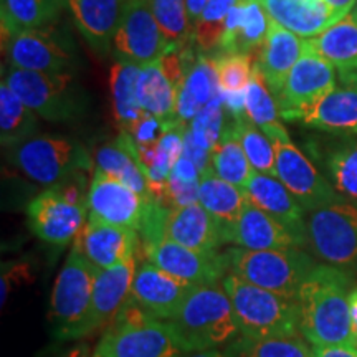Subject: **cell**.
I'll return each mask as SVG.
<instances>
[{
	"label": "cell",
	"mask_w": 357,
	"mask_h": 357,
	"mask_svg": "<svg viewBox=\"0 0 357 357\" xmlns=\"http://www.w3.org/2000/svg\"><path fill=\"white\" fill-rule=\"evenodd\" d=\"M357 287L351 271L318 265L298 293L300 329L312 346L357 347L352 333L349 294Z\"/></svg>",
	"instance_id": "obj_1"
},
{
	"label": "cell",
	"mask_w": 357,
	"mask_h": 357,
	"mask_svg": "<svg viewBox=\"0 0 357 357\" xmlns=\"http://www.w3.org/2000/svg\"><path fill=\"white\" fill-rule=\"evenodd\" d=\"M169 324L184 352L215 349L240 334L229 294L218 284L195 287Z\"/></svg>",
	"instance_id": "obj_2"
},
{
	"label": "cell",
	"mask_w": 357,
	"mask_h": 357,
	"mask_svg": "<svg viewBox=\"0 0 357 357\" xmlns=\"http://www.w3.org/2000/svg\"><path fill=\"white\" fill-rule=\"evenodd\" d=\"M229 294L240 334L252 339L294 337L300 329V306L293 298L257 287L238 275L222 280Z\"/></svg>",
	"instance_id": "obj_3"
},
{
	"label": "cell",
	"mask_w": 357,
	"mask_h": 357,
	"mask_svg": "<svg viewBox=\"0 0 357 357\" xmlns=\"http://www.w3.org/2000/svg\"><path fill=\"white\" fill-rule=\"evenodd\" d=\"M2 79L30 109L47 121L68 123L86 111V91L73 73H42L8 66Z\"/></svg>",
	"instance_id": "obj_4"
},
{
	"label": "cell",
	"mask_w": 357,
	"mask_h": 357,
	"mask_svg": "<svg viewBox=\"0 0 357 357\" xmlns=\"http://www.w3.org/2000/svg\"><path fill=\"white\" fill-rule=\"evenodd\" d=\"M231 273L240 278L296 300L307 276L314 270L316 261L301 248L247 250L235 247L227 250Z\"/></svg>",
	"instance_id": "obj_5"
},
{
	"label": "cell",
	"mask_w": 357,
	"mask_h": 357,
	"mask_svg": "<svg viewBox=\"0 0 357 357\" xmlns=\"http://www.w3.org/2000/svg\"><path fill=\"white\" fill-rule=\"evenodd\" d=\"M98 273L100 268L93 265L82 248L73 243V250L61 266L52 289L48 321L53 337L60 341L79 339Z\"/></svg>",
	"instance_id": "obj_6"
},
{
	"label": "cell",
	"mask_w": 357,
	"mask_h": 357,
	"mask_svg": "<svg viewBox=\"0 0 357 357\" xmlns=\"http://www.w3.org/2000/svg\"><path fill=\"white\" fill-rule=\"evenodd\" d=\"M139 234L142 242L167 238L200 252H217L223 243L220 227L200 202L174 208L151 202Z\"/></svg>",
	"instance_id": "obj_7"
},
{
	"label": "cell",
	"mask_w": 357,
	"mask_h": 357,
	"mask_svg": "<svg viewBox=\"0 0 357 357\" xmlns=\"http://www.w3.org/2000/svg\"><path fill=\"white\" fill-rule=\"evenodd\" d=\"M307 243L316 257L357 275V205L337 202L310 213Z\"/></svg>",
	"instance_id": "obj_8"
},
{
	"label": "cell",
	"mask_w": 357,
	"mask_h": 357,
	"mask_svg": "<svg viewBox=\"0 0 357 357\" xmlns=\"http://www.w3.org/2000/svg\"><path fill=\"white\" fill-rule=\"evenodd\" d=\"M12 160L26 177L43 185H55L71 174L91 169V158L79 142L56 136L25 141L15 147Z\"/></svg>",
	"instance_id": "obj_9"
},
{
	"label": "cell",
	"mask_w": 357,
	"mask_h": 357,
	"mask_svg": "<svg viewBox=\"0 0 357 357\" xmlns=\"http://www.w3.org/2000/svg\"><path fill=\"white\" fill-rule=\"evenodd\" d=\"M3 38V52L10 66L42 73H73L77 52L66 37L53 29L25 30Z\"/></svg>",
	"instance_id": "obj_10"
},
{
	"label": "cell",
	"mask_w": 357,
	"mask_h": 357,
	"mask_svg": "<svg viewBox=\"0 0 357 357\" xmlns=\"http://www.w3.org/2000/svg\"><path fill=\"white\" fill-rule=\"evenodd\" d=\"M271 142L275 146L276 155V177L288 187V190L305 207V211L314 212L342 202L339 192L293 144L288 132L275 137Z\"/></svg>",
	"instance_id": "obj_11"
},
{
	"label": "cell",
	"mask_w": 357,
	"mask_h": 357,
	"mask_svg": "<svg viewBox=\"0 0 357 357\" xmlns=\"http://www.w3.org/2000/svg\"><path fill=\"white\" fill-rule=\"evenodd\" d=\"M113 48L119 61L142 68L155 63L160 56L176 47L160 30L151 2L129 0L118 32L114 35Z\"/></svg>",
	"instance_id": "obj_12"
},
{
	"label": "cell",
	"mask_w": 357,
	"mask_h": 357,
	"mask_svg": "<svg viewBox=\"0 0 357 357\" xmlns=\"http://www.w3.org/2000/svg\"><path fill=\"white\" fill-rule=\"evenodd\" d=\"M142 243L147 261L195 287L218 284V281L229 275L230 258L227 252H200L167 238H154Z\"/></svg>",
	"instance_id": "obj_13"
},
{
	"label": "cell",
	"mask_w": 357,
	"mask_h": 357,
	"mask_svg": "<svg viewBox=\"0 0 357 357\" xmlns=\"http://www.w3.org/2000/svg\"><path fill=\"white\" fill-rule=\"evenodd\" d=\"M149 204L151 200L142 197L118 177L96 167L88 194L89 217L141 231Z\"/></svg>",
	"instance_id": "obj_14"
},
{
	"label": "cell",
	"mask_w": 357,
	"mask_h": 357,
	"mask_svg": "<svg viewBox=\"0 0 357 357\" xmlns=\"http://www.w3.org/2000/svg\"><path fill=\"white\" fill-rule=\"evenodd\" d=\"M336 68L326 58L311 50L306 38V52L296 61L283 86L275 95L280 114L310 108L336 89Z\"/></svg>",
	"instance_id": "obj_15"
},
{
	"label": "cell",
	"mask_w": 357,
	"mask_h": 357,
	"mask_svg": "<svg viewBox=\"0 0 357 357\" xmlns=\"http://www.w3.org/2000/svg\"><path fill=\"white\" fill-rule=\"evenodd\" d=\"M96 352L102 357H178L184 354L169 321L154 319L139 328L111 326Z\"/></svg>",
	"instance_id": "obj_16"
},
{
	"label": "cell",
	"mask_w": 357,
	"mask_h": 357,
	"mask_svg": "<svg viewBox=\"0 0 357 357\" xmlns=\"http://www.w3.org/2000/svg\"><path fill=\"white\" fill-rule=\"evenodd\" d=\"M86 211L88 207L71 204L52 185L29 204L26 215L30 229L40 240L61 247L82 231Z\"/></svg>",
	"instance_id": "obj_17"
},
{
	"label": "cell",
	"mask_w": 357,
	"mask_h": 357,
	"mask_svg": "<svg viewBox=\"0 0 357 357\" xmlns=\"http://www.w3.org/2000/svg\"><path fill=\"white\" fill-rule=\"evenodd\" d=\"M195 284L166 273L154 263L144 261L136 270L129 296L149 311L154 318L171 321L181 311Z\"/></svg>",
	"instance_id": "obj_18"
},
{
	"label": "cell",
	"mask_w": 357,
	"mask_h": 357,
	"mask_svg": "<svg viewBox=\"0 0 357 357\" xmlns=\"http://www.w3.org/2000/svg\"><path fill=\"white\" fill-rule=\"evenodd\" d=\"M136 270V255L128 257L126 260L108 270H100L95 288H93L91 305L79 331V337H86L89 334L101 331L105 326L113 323L116 314L126 303V298L131 294Z\"/></svg>",
	"instance_id": "obj_19"
},
{
	"label": "cell",
	"mask_w": 357,
	"mask_h": 357,
	"mask_svg": "<svg viewBox=\"0 0 357 357\" xmlns=\"http://www.w3.org/2000/svg\"><path fill=\"white\" fill-rule=\"evenodd\" d=\"M84 253V257L100 270H108L136 255L139 238L137 231L126 227L111 225L96 217H89L88 222L73 240Z\"/></svg>",
	"instance_id": "obj_20"
},
{
	"label": "cell",
	"mask_w": 357,
	"mask_h": 357,
	"mask_svg": "<svg viewBox=\"0 0 357 357\" xmlns=\"http://www.w3.org/2000/svg\"><path fill=\"white\" fill-rule=\"evenodd\" d=\"M288 123L321 129L334 134L357 136V88L339 86L310 108L281 113Z\"/></svg>",
	"instance_id": "obj_21"
},
{
	"label": "cell",
	"mask_w": 357,
	"mask_h": 357,
	"mask_svg": "<svg viewBox=\"0 0 357 357\" xmlns=\"http://www.w3.org/2000/svg\"><path fill=\"white\" fill-rule=\"evenodd\" d=\"M247 197L258 208L268 215L283 223L289 231H293L303 245L307 243V225L305 220V207L288 190V187L278 177L268 174L255 172L250 178Z\"/></svg>",
	"instance_id": "obj_22"
},
{
	"label": "cell",
	"mask_w": 357,
	"mask_h": 357,
	"mask_svg": "<svg viewBox=\"0 0 357 357\" xmlns=\"http://www.w3.org/2000/svg\"><path fill=\"white\" fill-rule=\"evenodd\" d=\"M307 45L336 68L341 86L357 88V6Z\"/></svg>",
	"instance_id": "obj_23"
},
{
	"label": "cell",
	"mask_w": 357,
	"mask_h": 357,
	"mask_svg": "<svg viewBox=\"0 0 357 357\" xmlns=\"http://www.w3.org/2000/svg\"><path fill=\"white\" fill-rule=\"evenodd\" d=\"M276 24L301 38H314L341 15L324 0H255Z\"/></svg>",
	"instance_id": "obj_24"
},
{
	"label": "cell",
	"mask_w": 357,
	"mask_h": 357,
	"mask_svg": "<svg viewBox=\"0 0 357 357\" xmlns=\"http://www.w3.org/2000/svg\"><path fill=\"white\" fill-rule=\"evenodd\" d=\"M271 19L255 0H236L229 17L217 50L218 55L243 53L253 55L266 42Z\"/></svg>",
	"instance_id": "obj_25"
},
{
	"label": "cell",
	"mask_w": 357,
	"mask_h": 357,
	"mask_svg": "<svg viewBox=\"0 0 357 357\" xmlns=\"http://www.w3.org/2000/svg\"><path fill=\"white\" fill-rule=\"evenodd\" d=\"M129 0H68L75 25L86 42L101 55L113 48Z\"/></svg>",
	"instance_id": "obj_26"
},
{
	"label": "cell",
	"mask_w": 357,
	"mask_h": 357,
	"mask_svg": "<svg viewBox=\"0 0 357 357\" xmlns=\"http://www.w3.org/2000/svg\"><path fill=\"white\" fill-rule=\"evenodd\" d=\"M229 243L247 250H281L303 248L305 245L283 223L268 215L248 200L242 217L231 231Z\"/></svg>",
	"instance_id": "obj_27"
},
{
	"label": "cell",
	"mask_w": 357,
	"mask_h": 357,
	"mask_svg": "<svg viewBox=\"0 0 357 357\" xmlns=\"http://www.w3.org/2000/svg\"><path fill=\"white\" fill-rule=\"evenodd\" d=\"M185 56V75L177 93V119L182 123H190L192 119L220 95V84L215 73L212 58L205 55Z\"/></svg>",
	"instance_id": "obj_28"
},
{
	"label": "cell",
	"mask_w": 357,
	"mask_h": 357,
	"mask_svg": "<svg viewBox=\"0 0 357 357\" xmlns=\"http://www.w3.org/2000/svg\"><path fill=\"white\" fill-rule=\"evenodd\" d=\"M306 52V38L298 37L271 20L266 42L260 52V71L271 93L276 95L296 61Z\"/></svg>",
	"instance_id": "obj_29"
},
{
	"label": "cell",
	"mask_w": 357,
	"mask_h": 357,
	"mask_svg": "<svg viewBox=\"0 0 357 357\" xmlns=\"http://www.w3.org/2000/svg\"><path fill=\"white\" fill-rule=\"evenodd\" d=\"M199 202L220 227L223 243L229 242L231 231L238 223L245 205L248 202L247 192L223 181L217 176L213 167H211L200 176Z\"/></svg>",
	"instance_id": "obj_30"
},
{
	"label": "cell",
	"mask_w": 357,
	"mask_h": 357,
	"mask_svg": "<svg viewBox=\"0 0 357 357\" xmlns=\"http://www.w3.org/2000/svg\"><path fill=\"white\" fill-rule=\"evenodd\" d=\"M96 164L98 167L111 174V176L118 177L119 181L136 190L137 194H141L144 199L154 202L151 199L146 174L142 171L136 142H134L131 134L123 132L113 144L100 147L96 153Z\"/></svg>",
	"instance_id": "obj_31"
},
{
	"label": "cell",
	"mask_w": 357,
	"mask_h": 357,
	"mask_svg": "<svg viewBox=\"0 0 357 357\" xmlns=\"http://www.w3.org/2000/svg\"><path fill=\"white\" fill-rule=\"evenodd\" d=\"M177 93L178 89L166 77L158 61L142 66L136 82V95L146 113L158 116L166 123L178 121Z\"/></svg>",
	"instance_id": "obj_32"
},
{
	"label": "cell",
	"mask_w": 357,
	"mask_h": 357,
	"mask_svg": "<svg viewBox=\"0 0 357 357\" xmlns=\"http://www.w3.org/2000/svg\"><path fill=\"white\" fill-rule=\"evenodd\" d=\"M2 37L25 30L43 29L60 15L68 0H0Z\"/></svg>",
	"instance_id": "obj_33"
},
{
	"label": "cell",
	"mask_w": 357,
	"mask_h": 357,
	"mask_svg": "<svg viewBox=\"0 0 357 357\" xmlns=\"http://www.w3.org/2000/svg\"><path fill=\"white\" fill-rule=\"evenodd\" d=\"M37 113L20 100L2 79L0 83V141L6 147H17L32 139L38 131Z\"/></svg>",
	"instance_id": "obj_34"
},
{
	"label": "cell",
	"mask_w": 357,
	"mask_h": 357,
	"mask_svg": "<svg viewBox=\"0 0 357 357\" xmlns=\"http://www.w3.org/2000/svg\"><path fill=\"white\" fill-rule=\"evenodd\" d=\"M212 167L218 177L243 190L247 189L250 178L255 174V169L250 164L235 132L234 118L230 123H227L220 141L212 149Z\"/></svg>",
	"instance_id": "obj_35"
},
{
	"label": "cell",
	"mask_w": 357,
	"mask_h": 357,
	"mask_svg": "<svg viewBox=\"0 0 357 357\" xmlns=\"http://www.w3.org/2000/svg\"><path fill=\"white\" fill-rule=\"evenodd\" d=\"M139 71V66L126 63V61H116L111 68L109 86L111 98H113V111L116 123L123 132L131 131L132 124L144 113L136 95V82Z\"/></svg>",
	"instance_id": "obj_36"
},
{
	"label": "cell",
	"mask_w": 357,
	"mask_h": 357,
	"mask_svg": "<svg viewBox=\"0 0 357 357\" xmlns=\"http://www.w3.org/2000/svg\"><path fill=\"white\" fill-rule=\"evenodd\" d=\"M245 113L250 121L257 124L270 139L287 134L283 124L280 123V109L276 105L275 95L268 88L265 77L260 71V66L255 63L252 79H250L247 89H245Z\"/></svg>",
	"instance_id": "obj_37"
},
{
	"label": "cell",
	"mask_w": 357,
	"mask_h": 357,
	"mask_svg": "<svg viewBox=\"0 0 357 357\" xmlns=\"http://www.w3.org/2000/svg\"><path fill=\"white\" fill-rule=\"evenodd\" d=\"M225 357H312L310 346L300 336L252 339L240 336L223 349Z\"/></svg>",
	"instance_id": "obj_38"
},
{
	"label": "cell",
	"mask_w": 357,
	"mask_h": 357,
	"mask_svg": "<svg viewBox=\"0 0 357 357\" xmlns=\"http://www.w3.org/2000/svg\"><path fill=\"white\" fill-rule=\"evenodd\" d=\"M324 167L339 195L357 202V141L339 142L326 151Z\"/></svg>",
	"instance_id": "obj_39"
},
{
	"label": "cell",
	"mask_w": 357,
	"mask_h": 357,
	"mask_svg": "<svg viewBox=\"0 0 357 357\" xmlns=\"http://www.w3.org/2000/svg\"><path fill=\"white\" fill-rule=\"evenodd\" d=\"M234 118L235 132L238 136L240 144H242L245 154L255 169V172L268 174V176L276 177V155L275 146L270 137L261 131L257 124L250 121L247 113L240 116H231Z\"/></svg>",
	"instance_id": "obj_40"
},
{
	"label": "cell",
	"mask_w": 357,
	"mask_h": 357,
	"mask_svg": "<svg viewBox=\"0 0 357 357\" xmlns=\"http://www.w3.org/2000/svg\"><path fill=\"white\" fill-rule=\"evenodd\" d=\"M236 0H211L192 29V37L202 52H213L220 43L227 17Z\"/></svg>",
	"instance_id": "obj_41"
},
{
	"label": "cell",
	"mask_w": 357,
	"mask_h": 357,
	"mask_svg": "<svg viewBox=\"0 0 357 357\" xmlns=\"http://www.w3.org/2000/svg\"><path fill=\"white\" fill-rule=\"evenodd\" d=\"M225 113V102H223V96L220 91V95L213 98V100L189 123L187 131H189L192 139L197 142L200 147H204V149L212 153L213 147H215L217 142L220 141L223 129L227 126Z\"/></svg>",
	"instance_id": "obj_42"
},
{
	"label": "cell",
	"mask_w": 357,
	"mask_h": 357,
	"mask_svg": "<svg viewBox=\"0 0 357 357\" xmlns=\"http://www.w3.org/2000/svg\"><path fill=\"white\" fill-rule=\"evenodd\" d=\"M155 20L174 47H181L190 35L187 0H151Z\"/></svg>",
	"instance_id": "obj_43"
},
{
	"label": "cell",
	"mask_w": 357,
	"mask_h": 357,
	"mask_svg": "<svg viewBox=\"0 0 357 357\" xmlns=\"http://www.w3.org/2000/svg\"><path fill=\"white\" fill-rule=\"evenodd\" d=\"M222 93H243L252 79L253 63L252 55L231 53L212 58Z\"/></svg>",
	"instance_id": "obj_44"
},
{
	"label": "cell",
	"mask_w": 357,
	"mask_h": 357,
	"mask_svg": "<svg viewBox=\"0 0 357 357\" xmlns=\"http://www.w3.org/2000/svg\"><path fill=\"white\" fill-rule=\"evenodd\" d=\"M171 124H174V123L162 121V119H159L158 116L146 113L144 111L141 118L132 124L131 131H129L128 134H131L132 139L136 141L137 144L155 146Z\"/></svg>",
	"instance_id": "obj_45"
},
{
	"label": "cell",
	"mask_w": 357,
	"mask_h": 357,
	"mask_svg": "<svg viewBox=\"0 0 357 357\" xmlns=\"http://www.w3.org/2000/svg\"><path fill=\"white\" fill-rule=\"evenodd\" d=\"M200 197V181L189 182L182 181L171 172L167 182V197L162 207L174 208V207H185V205L197 204Z\"/></svg>",
	"instance_id": "obj_46"
},
{
	"label": "cell",
	"mask_w": 357,
	"mask_h": 357,
	"mask_svg": "<svg viewBox=\"0 0 357 357\" xmlns=\"http://www.w3.org/2000/svg\"><path fill=\"white\" fill-rule=\"evenodd\" d=\"M22 278L32 280V275H30L29 270H26V265H10L8 266L7 273L3 271V275H2V305H6L8 294H10V291H12L13 281L20 283Z\"/></svg>",
	"instance_id": "obj_47"
},
{
	"label": "cell",
	"mask_w": 357,
	"mask_h": 357,
	"mask_svg": "<svg viewBox=\"0 0 357 357\" xmlns=\"http://www.w3.org/2000/svg\"><path fill=\"white\" fill-rule=\"evenodd\" d=\"M174 176H177L182 181H189V182H199L200 181V172L197 166L189 158L185 155H181V159L177 160L176 166L172 169Z\"/></svg>",
	"instance_id": "obj_48"
},
{
	"label": "cell",
	"mask_w": 357,
	"mask_h": 357,
	"mask_svg": "<svg viewBox=\"0 0 357 357\" xmlns=\"http://www.w3.org/2000/svg\"><path fill=\"white\" fill-rule=\"evenodd\" d=\"M312 357H357V347L347 346H314Z\"/></svg>",
	"instance_id": "obj_49"
},
{
	"label": "cell",
	"mask_w": 357,
	"mask_h": 357,
	"mask_svg": "<svg viewBox=\"0 0 357 357\" xmlns=\"http://www.w3.org/2000/svg\"><path fill=\"white\" fill-rule=\"evenodd\" d=\"M208 2L211 0H187V15H189L192 25H195V22L202 15L204 8L208 6Z\"/></svg>",
	"instance_id": "obj_50"
},
{
	"label": "cell",
	"mask_w": 357,
	"mask_h": 357,
	"mask_svg": "<svg viewBox=\"0 0 357 357\" xmlns=\"http://www.w3.org/2000/svg\"><path fill=\"white\" fill-rule=\"evenodd\" d=\"M324 2L329 3L341 15H346L347 12H351L357 6V0H324Z\"/></svg>",
	"instance_id": "obj_51"
},
{
	"label": "cell",
	"mask_w": 357,
	"mask_h": 357,
	"mask_svg": "<svg viewBox=\"0 0 357 357\" xmlns=\"http://www.w3.org/2000/svg\"><path fill=\"white\" fill-rule=\"evenodd\" d=\"M349 307H351V323H352V333L357 341V287L352 289L349 294Z\"/></svg>",
	"instance_id": "obj_52"
},
{
	"label": "cell",
	"mask_w": 357,
	"mask_h": 357,
	"mask_svg": "<svg viewBox=\"0 0 357 357\" xmlns=\"http://www.w3.org/2000/svg\"><path fill=\"white\" fill-rule=\"evenodd\" d=\"M178 357H225V354L217 349H211V351H200V352H184Z\"/></svg>",
	"instance_id": "obj_53"
},
{
	"label": "cell",
	"mask_w": 357,
	"mask_h": 357,
	"mask_svg": "<svg viewBox=\"0 0 357 357\" xmlns=\"http://www.w3.org/2000/svg\"><path fill=\"white\" fill-rule=\"evenodd\" d=\"M65 357H91V354H89L88 346H79L77 349L70 351Z\"/></svg>",
	"instance_id": "obj_54"
},
{
	"label": "cell",
	"mask_w": 357,
	"mask_h": 357,
	"mask_svg": "<svg viewBox=\"0 0 357 357\" xmlns=\"http://www.w3.org/2000/svg\"><path fill=\"white\" fill-rule=\"evenodd\" d=\"M91 357H102L100 352H95V354H91Z\"/></svg>",
	"instance_id": "obj_55"
},
{
	"label": "cell",
	"mask_w": 357,
	"mask_h": 357,
	"mask_svg": "<svg viewBox=\"0 0 357 357\" xmlns=\"http://www.w3.org/2000/svg\"><path fill=\"white\" fill-rule=\"evenodd\" d=\"M147 2H151V0H147Z\"/></svg>",
	"instance_id": "obj_56"
}]
</instances>
